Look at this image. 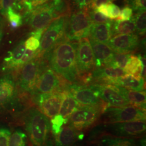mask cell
Masks as SVG:
<instances>
[{"instance_id": "obj_45", "label": "cell", "mask_w": 146, "mask_h": 146, "mask_svg": "<svg viewBox=\"0 0 146 146\" xmlns=\"http://www.w3.org/2000/svg\"><path fill=\"white\" fill-rule=\"evenodd\" d=\"M98 11L108 17V9L107 4H104L100 5L95 9Z\"/></svg>"}, {"instance_id": "obj_19", "label": "cell", "mask_w": 146, "mask_h": 146, "mask_svg": "<svg viewBox=\"0 0 146 146\" xmlns=\"http://www.w3.org/2000/svg\"><path fill=\"white\" fill-rule=\"evenodd\" d=\"M69 123L65 124L60 131L54 136L55 146H72L75 141L82 139L84 135Z\"/></svg>"}, {"instance_id": "obj_35", "label": "cell", "mask_w": 146, "mask_h": 146, "mask_svg": "<svg viewBox=\"0 0 146 146\" xmlns=\"http://www.w3.org/2000/svg\"><path fill=\"white\" fill-rule=\"evenodd\" d=\"M16 0H0V14L5 16L8 11L11 8H14Z\"/></svg>"}, {"instance_id": "obj_20", "label": "cell", "mask_w": 146, "mask_h": 146, "mask_svg": "<svg viewBox=\"0 0 146 146\" xmlns=\"http://www.w3.org/2000/svg\"><path fill=\"white\" fill-rule=\"evenodd\" d=\"M113 21L104 23H93L90 29L89 36L95 41L108 44L113 36L111 26Z\"/></svg>"}, {"instance_id": "obj_24", "label": "cell", "mask_w": 146, "mask_h": 146, "mask_svg": "<svg viewBox=\"0 0 146 146\" xmlns=\"http://www.w3.org/2000/svg\"><path fill=\"white\" fill-rule=\"evenodd\" d=\"M143 66L141 58L134 55H131L128 61L123 69L126 74H130L137 79L142 78Z\"/></svg>"}, {"instance_id": "obj_1", "label": "cell", "mask_w": 146, "mask_h": 146, "mask_svg": "<svg viewBox=\"0 0 146 146\" xmlns=\"http://www.w3.org/2000/svg\"><path fill=\"white\" fill-rule=\"evenodd\" d=\"M77 46L64 36L42 57L55 73L72 83L80 78L76 63Z\"/></svg>"}, {"instance_id": "obj_33", "label": "cell", "mask_w": 146, "mask_h": 146, "mask_svg": "<svg viewBox=\"0 0 146 146\" xmlns=\"http://www.w3.org/2000/svg\"><path fill=\"white\" fill-rule=\"evenodd\" d=\"M11 133V131L8 127L0 125V146H8Z\"/></svg>"}, {"instance_id": "obj_6", "label": "cell", "mask_w": 146, "mask_h": 146, "mask_svg": "<svg viewBox=\"0 0 146 146\" xmlns=\"http://www.w3.org/2000/svg\"><path fill=\"white\" fill-rule=\"evenodd\" d=\"M76 63L79 78L84 82L92 80V75L96 69L94 54L88 37L78 41L76 50Z\"/></svg>"}, {"instance_id": "obj_25", "label": "cell", "mask_w": 146, "mask_h": 146, "mask_svg": "<svg viewBox=\"0 0 146 146\" xmlns=\"http://www.w3.org/2000/svg\"><path fill=\"white\" fill-rule=\"evenodd\" d=\"M101 143L102 146H142L139 142L133 138L119 137L113 136H104Z\"/></svg>"}, {"instance_id": "obj_40", "label": "cell", "mask_w": 146, "mask_h": 146, "mask_svg": "<svg viewBox=\"0 0 146 146\" xmlns=\"http://www.w3.org/2000/svg\"><path fill=\"white\" fill-rule=\"evenodd\" d=\"M114 1V0H93L90 5H89L88 8L95 9L97 7L101 5L110 3H112V2Z\"/></svg>"}, {"instance_id": "obj_38", "label": "cell", "mask_w": 146, "mask_h": 146, "mask_svg": "<svg viewBox=\"0 0 146 146\" xmlns=\"http://www.w3.org/2000/svg\"><path fill=\"white\" fill-rule=\"evenodd\" d=\"M133 10L130 7L126 5L124 7L120 12V15L115 21H127L129 20L133 15Z\"/></svg>"}, {"instance_id": "obj_39", "label": "cell", "mask_w": 146, "mask_h": 146, "mask_svg": "<svg viewBox=\"0 0 146 146\" xmlns=\"http://www.w3.org/2000/svg\"><path fill=\"white\" fill-rule=\"evenodd\" d=\"M49 0H28L23 9L25 10V13L31 11L39 5H42L47 2Z\"/></svg>"}, {"instance_id": "obj_7", "label": "cell", "mask_w": 146, "mask_h": 146, "mask_svg": "<svg viewBox=\"0 0 146 146\" xmlns=\"http://www.w3.org/2000/svg\"><path fill=\"white\" fill-rule=\"evenodd\" d=\"M104 123L146 121V111L129 105L122 107L108 106L101 115Z\"/></svg>"}, {"instance_id": "obj_27", "label": "cell", "mask_w": 146, "mask_h": 146, "mask_svg": "<svg viewBox=\"0 0 146 146\" xmlns=\"http://www.w3.org/2000/svg\"><path fill=\"white\" fill-rule=\"evenodd\" d=\"M28 136L20 128H17L11 133L8 146H27Z\"/></svg>"}, {"instance_id": "obj_31", "label": "cell", "mask_w": 146, "mask_h": 146, "mask_svg": "<svg viewBox=\"0 0 146 146\" xmlns=\"http://www.w3.org/2000/svg\"><path fill=\"white\" fill-rule=\"evenodd\" d=\"M88 13L93 23H104L108 22L111 20L96 9L88 8Z\"/></svg>"}, {"instance_id": "obj_17", "label": "cell", "mask_w": 146, "mask_h": 146, "mask_svg": "<svg viewBox=\"0 0 146 146\" xmlns=\"http://www.w3.org/2000/svg\"><path fill=\"white\" fill-rule=\"evenodd\" d=\"M139 42L137 34H118L110 39L108 45L115 52L131 53L137 49Z\"/></svg>"}, {"instance_id": "obj_30", "label": "cell", "mask_w": 146, "mask_h": 146, "mask_svg": "<svg viewBox=\"0 0 146 146\" xmlns=\"http://www.w3.org/2000/svg\"><path fill=\"white\" fill-rule=\"evenodd\" d=\"M131 54L129 52H114L111 67L123 69L129 60Z\"/></svg>"}, {"instance_id": "obj_23", "label": "cell", "mask_w": 146, "mask_h": 146, "mask_svg": "<svg viewBox=\"0 0 146 146\" xmlns=\"http://www.w3.org/2000/svg\"><path fill=\"white\" fill-rule=\"evenodd\" d=\"M120 93L122 94L131 106L146 111V95L145 90L135 91L116 86Z\"/></svg>"}, {"instance_id": "obj_13", "label": "cell", "mask_w": 146, "mask_h": 146, "mask_svg": "<svg viewBox=\"0 0 146 146\" xmlns=\"http://www.w3.org/2000/svg\"><path fill=\"white\" fill-rule=\"evenodd\" d=\"M32 95L33 101L37 108L48 118L52 119L59 113L62 101V92Z\"/></svg>"}, {"instance_id": "obj_3", "label": "cell", "mask_w": 146, "mask_h": 146, "mask_svg": "<svg viewBox=\"0 0 146 146\" xmlns=\"http://www.w3.org/2000/svg\"><path fill=\"white\" fill-rule=\"evenodd\" d=\"M44 63L42 57L36 56L19 69L16 73V82L20 93H33Z\"/></svg>"}, {"instance_id": "obj_12", "label": "cell", "mask_w": 146, "mask_h": 146, "mask_svg": "<svg viewBox=\"0 0 146 146\" xmlns=\"http://www.w3.org/2000/svg\"><path fill=\"white\" fill-rule=\"evenodd\" d=\"M105 129L113 136L125 138L138 137L145 134L146 121L107 123Z\"/></svg>"}, {"instance_id": "obj_37", "label": "cell", "mask_w": 146, "mask_h": 146, "mask_svg": "<svg viewBox=\"0 0 146 146\" xmlns=\"http://www.w3.org/2000/svg\"><path fill=\"white\" fill-rule=\"evenodd\" d=\"M108 9V17L110 20H115L120 15V8L114 3H110L107 4Z\"/></svg>"}, {"instance_id": "obj_41", "label": "cell", "mask_w": 146, "mask_h": 146, "mask_svg": "<svg viewBox=\"0 0 146 146\" xmlns=\"http://www.w3.org/2000/svg\"><path fill=\"white\" fill-rule=\"evenodd\" d=\"M93 0H73L74 3L77 5L79 9H82L88 7Z\"/></svg>"}, {"instance_id": "obj_42", "label": "cell", "mask_w": 146, "mask_h": 146, "mask_svg": "<svg viewBox=\"0 0 146 146\" xmlns=\"http://www.w3.org/2000/svg\"><path fill=\"white\" fill-rule=\"evenodd\" d=\"M5 24V21L4 16L0 14V44L4 36Z\"/></svg>"}, {"instance_id": "obj_29", "label": "cell", "mask_w": 146, "mask_h": 146, "mask_svg": "<svg viewBox=\"0 0 146 146\" xmlns=\"http://www.w3.org/2000/svg\"><path fill=\"white\" fill-rule=\"evenodd\" d=\"M5 16L7 17L9 24L12 29H16L23 24V17L20 13L11 8L8 11Z\"/></svg>"}, {"instance_id": "obj_34", "label": "cell", "mask_w": 146, "mask_h": 146, "mask_svg": "<svg viewBox=\"0 0 146 146\" xmlns=\"http://www.w3.org/2000/svg\"><path fill=\"white\" fill-rule=\"evenodd\" d=\"M125 3L135 11L146 10V0H125Z\"/></svg>"}, {"instance_id": "obj_44", "label": "cell", "mask_w": 146, "mask_h": 146, "mask_svg": "<svg viewBox=\"0 0 146 146\" xmlns=\"http://www.w3.org/2000/svg\"><path fill=\"white\" fill-rule=\"evenodd\" d=\"M46 28H42V29H39L34 30L33 32L31 33L30 35L35 37L37 38V39L40 40L42 35H43L44 31H45V30L46 29Z\"/></svg>"}, {"instance_id": "obj_11", "label": "cell", "mask_w": 146, "mask_h": 146, "mask_svg": "<svg viewBox=\"0 0 146 146\" xmlns=\"http://www.w3.org/2000/svg\"><path fill=\"white\" fill-rule=\"evenodd\" d=\"M65 85L66 84L64 81H62L61 76L55 73L49 66L46 67L44 63L37 80L34 91L32 94L62 92Z\"/></svg>"}, {"instance_id": "obj_15", "label": "cell", "mask_w": 146, "mask_h": 146, "mask_svg": "<svg viewBox=\"0 0 146 146\" xmlns=\"http://www.w3.org/2000/svg\"><path fill=\"white\" fill-rule=\"evenodd\" d=\"M90 86L98 92L101 99L110 106L122 107L130 105L116 85L94 84Z\"/></svg>"}, {"instance_id": "obj_32", "label": "cell", "mask_w": 146, "mask_h": 146, "mask_svg": "<svg viewBox=\"0 0 146 146\" xmlns=\"http://www.w3.org/2000/svg\"><path fill=\"white\" fill-rule=\"evenodd\" d=\"M51 131L54 135H56L60 131L63 124H64V120L62 116L59 114L55 115L51 119Z\"/></svg>"}, {"instance_id": "obj_14", "label": "cell", "mask_w": 146, "mask_h": 146, "mask_svg": "<svg viewBox=\"0 0 146 146\" xmlns=\"http://www.w3.org/2000/svg\"><path fill=\"white\" fill-rule=\"evenodd\" d=\"M25 40H22L10 50L0 65V76L7 73L17 72L19 69L26 63L25 54L26 48Z\"/></svg>"}, {"instance_id": "obj_4", "label": "cell", "mask_w": 146, "mask_h": 146, "mask_svg": "<svg viewBox=\"0 0 146 146\" xmlns=\"http://www.w3.org/2000/svg\"><path fill=\"white\" fill-rule=\"evenodd\" d=\"M69 16L66 21L64 36L70 41H79L88 37L93 24L89 15L88 7L75 11Z\"/></svg>"}, {"instance_id": "obj_46", "label": "cell", "mask_w": 146, "mask_h": 146, "mask_svg": "<svg viewBox=\"0 0 146 146\" xmlns=\"http://www.w3.org/2000/svg\"><path fill=\"white\" fill-rule=\"evenodd\" d=\"M42 146H54V143H53L52 140L51 139H49L47 141V142Z\"/></svg>"}, {"instance_id": "obj_10", "label": "cell", "mask_w": 146, "mask_h": 146, "mask_svg": "<svg viewBox=\"0 0 146 146\" xmlns=\"http://www.w3.org/2000/svg\"><path fill=\"white\" fill-rule=\"evenodd\" d=\"M67 16H60L55 19L47 27L40 40V45L37 50L38 57H43L52 46L62 39L64 35V31Z\"/></svg>"}, {"instance_id": "obj_8", "label": "cell", "mask_w": 146, "mask_h": 146, "mask_svg": "<svg viewBox=\"0 0 146 146\" xmlns=\"http://www.w3.org/2000/svg\"><path fill=\"white\" fill-rule=\"evenodd\" d=\"M108 106L104 104L95 106H80L68 119V123L82 131L92 126L99 120Z\"/></svg>"}, {"instance_id": "obj_36", "label": "cell", "mask_w": 146, "mask_h": 146, "mask_svg": "<svg viewBox=\"0 0 146 146\" xmlns=\"http://www.w3.org/2000/svg\"><path fill=\"white\" fill-rule=\"evenodd\" d=\"M25 45L27 50L36 51L40 47V40L35 37L31 36L25 41Z\"/></svg>"}, {"instance_id": "obj_5", "label": "cell", "mask_w": 146, "mask_h": 146, "mask_svg": "<svg viewBox=\"0 0 146 146\" xmlns=\"http://www.w3.org/2000/svg\"><path fill=\"white\" fill-rule=\"evenodd\" d=\"M16 73H7L0 77V113L14 110L19 104L20 96Z\"/></svg>"}, {"instance_id": "obj_9", "label": "cell", "mask_w": 146, "mask_h": 146, "mask_svg": "<svg viewBox=\"0 0 146 146\" xmlns=\"http://www.w3.org/2000/svg\"><path fill=\"white\" fill-rule=\"evenodd\" d=\"M22 17L23 20L27 22L34 31L46 28L52 21L58 18L55 13L52 0L25 13Z\"/></svg>"}, {"instance_id": "obj_2", "label": "cell", "mask_w": 146, "mask_h": 146, "mask_svg": "<svg viewBox=\"0 0 146 146\" xmlns=\"http://www.w3.org/2000/svg\"><path fill=\"white\" fill-rule=\"evenodd\" d=\"M27 135L33 146H42L49 140L50 120L36 107L27 110L23 119Z\"/></svg>"}, {"instance_id": "obj_22", "label": "cell", "mask_w": 146, "mask_h": 146, "mask_svg": "<svg viewBox=\"0 0 146 146\" xmlns=\"http://www.w3.org/2000/svg\"><path fill=\"white\" fill-rule=\"evenodd\" d=\"M62 93V101L58 114L62 116L64 120V124H66L68 122L70 115L78 110L81 105L74 98L68 89L63 90Z\"/></svg>"}, {"instance_id": "obj_43", "label": "cell", "mask_w": 146, "mask_h": 146, "mask_svg": "<svg viewBox=\"0 0 146 146\" xmlns=\"http://www.w3.org/2000/svg\"><path fill=\"white\" fill-rule=\"evenodd\" d=\"M28 0H16L15 6L14 8V10L20 13V11L23 10L25 5Z\"/></svg>"}, {"instance_id": "obj_16", "label": "cell", "mask_w": 146, "mask_h": 146, "mask_svg": "<svg viewBox=\"0 0 146 146\" xmlns=\"http://www.w3.org/2000/svg\"><path fill=\"white\" fill-rule=\"evenodd\" d=\"M68 91L81 106H95L104 104L98 92L90 86L89 87L73 84L69 86Z\"/></svg>"}, {"instance_id": "obj_26", "label": "cell", "mask_w": 146, "mask_h": 146, "mask_svg": "<svg viewBox=\"0 0 146 146\" xmlns=\"http://www.w3.org/2000/svg\"><path fill=\"white\" fill-rule=\"evenodd\" d=\"M113 36L118 34H129L135 31L134 19L131 17L127 21H113L111 26Z\"/></svg>"}, {"instance_id": "obj_18", "label": "cell", "mask_w": 146, "mask_h": 146, "mask_svg": "<svg viewBox=\"0 0 146 146\" xmlns=\"http://www.w3.org/2000/svg\"><path fill=\"white\" fill-rule=\"evenodd\" d=\"M89 38L94 54L96 68L111 67L114 52L107 44Z\"/></svg>"}, {"instance_id": "obj_28", "label": "cell", "mask_w": 146, "mask_h": 146, "mask_svg": "<svg viewBox=\"0 0 146 146\" xmlns=\"http://www.w3.org/2000/svg\"><path fill=\"white\" fill-rule=\"evenodd\" d=\"M133 17L135 25V31L139 35H143L146 31V10L136 11Z\"/></svg>"}, {"instance_id": "obj_21", "label": "cell", "mask_w": 146, "mask_h": 146, "mask_svg": "<svg viewBox=\"0 0 146 146\" xmlns=\"http://www.w3.org/2000/svg\"><path fill=\"white\" fill-rule=\"evenodd\" d=\"M135 91H143L145 89V80L143 78L137 79L130 74L111 80L109 84Z\"/></svg>"}]
</instances>
